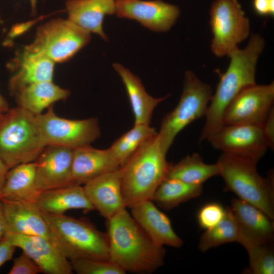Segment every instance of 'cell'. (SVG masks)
Instances as JSON below:
<instances>
[{
    "instance_id": "6da1fadb",
    "label": "cell",
    "mask_w": 274,
    "mask_h": 274,
    "mask_svg": "<svg viewBox=\"0 0 274 274\" xmlns=\"http://www.w3.org/2000/svg\"><path fill=\"white\" fill-rule=\"evenodd\" d=\"M109 259L125 272L150 273L164 262L165 251L156 245L125 208L107 219Z\"/></svg>"
},
{
    "instance_id": "7a4b0ae2",
    "label": "cell",
    "mask_w": 274,
    "mask_h": 274,
    "mask_svg": "<svg viewBox=\"0 0 274 274\" xmlns=\"http://www.w3.org/2000/svg\"><path fill=\"white\" fill-rule=\"evenodd\" d=\"M265 44L260 35L253 34L244 48L238 47L228 55L229 64L221 76L208 106L200 143L207 140L223 126V114L233 99L242 90L256 84V65Z\"/></svg>"
},
{
    "instance_id": "3957f363",
    "label": "cell",
    "mask_w": 274,
    "mask_h": 274,
    "mask_svg": "<svg viewBox=\"0 0 274 274\" xmlns=\"http://www.w3.org/2000/svg\"><path fill=\"white\" fill-rule=\"evenodd\" d=\"M158 132L145 141L120 167L126 208L152 200L155 191L167 178L172 163L167 161Z\"/></svg>"
},
{
    "instance_id": "277c9868",
    "label": "cell",
    "mask_w": 274,
    "mask_h": 274,
    "mask_svg": "<svg viewBox=\"0 0 274 274\" xmlns=\"http://www.w3.org/2000/svg\"><path fill=\"white\" fill-rule=\"evenodd\" d=\"M52 242L70 261L80 258L109 260L106 233L88 220L42 211Z\"/></svg>"
},
{
    "instance_id": "5b68a950",
    "label": "cell",
    "mask_w": 274,
    "mask_h": 274,
    "mask_svg": "<svg viewBox=\"0 0 274 274\" xmlns=\"http://www.w3.org/2000/svg\"><path fill=\"white\" fill-rule=\"evenodd\" d=\"M36 116L17 106L0 118V159L11 168L35 161L46 147Z\"/></svg>"
},
{
    "instance_id": "8992f818",
    "label": "cell",
    "mask_w": 274,
    "mask_h": 274,
    "mask_svg": "<svg viewBox=\"0 0 274 274\" xmlns=\"http://www.w3.org/2000/svg\"><path fill=\"white\" fill-rule=\"evenodd\" d=\"M217 163L219 176L225 188L238 198L260 209L271 219L274 218V188L272 179L264 178L257 172V163L222 153Z\"/></svg>"
},
{
    "instance_id": "52a82bcc",
    "label": "cell",
    "mask_w": 274,
    "mask_h": 274,
    "mask_svg": "<svg viewBox=\"0 0 274 274\" xmlns=\"http://www.w3.org/2000/svg\"><path fill=\"white\" fill-rule=\"evenodd\" d=\"M213 94L209 84L200 80L193 71L185 72L180 100L176 108L163 117L158 132L164 152L167 153L180 131L193 121L205 117Z\"/></svg>"
},
{
    "instance_id": "ba28073f",
    "label": "cell",
    "mask_w": 274,
    "mask_h": 274,
    "mask_svg": "<svg viewBox=\"0 0 274 274\" xmlns=\"http://www.w3.org/2000/svg\"><path fill=\"white\" fill-rule=\"evenodd\" d=\"M90 33L79 28L67 19L51 20L40 26L33 42L24 52L42 54L55 63L72 58L90 42Z\"/></svg>"
},
{
    "instance_id": "9c48e42d",
    "label": "cell",
    "mask_w": 274,
    "mask_h": 274,
    "mask_svg": "<svg viewBox=\"0 0 274 274\" xmlns=\"http://www.w3.org/2000/svg\"><path fill=\"white\" fill-rule=\"evenodd\" d=\"M210 15L213 36L211 51L218 57L228 56L248 37L250 21L238 0H215Z\"/></svg>"
},
{
    "instance_id": "30bf717a",
    "label": "cell",
    "mask_w": 274,
    "mask_h": 274,
    "mask_svg": "<svg viewBox=\"0 0 274 274\" xmlns=\"http://www.w3.org/2000/svg\"><path fill=\"white\" fill-rule=\"evenodd\" d=\"M46 146H57L75 149L90 145L100 134L96 118L73 120L56 115L52 106L46 113L36 115Z\"/></svg>"
},
{
    "instance_id": "8fae6325",
    "label": "cell",
    "mask_w": 274,
    "mask_h": 274,
    "mask_svg": "<svg viewBox=\"0 0 274 274\" xmlns=\"http://www.w3.org/2000/svg\"><path fill=\"white\" fill-rule=\"evenodd\" d=\"M207 141L222 153L257 163L268 148L261 128L257 125H223Z\"/></svg>"
},
{
    "instance_id": "7c38bea8",
    "label": "cell",
    "mask_w": 274,
    "mask_h": 274,
    "mask_svg": "<svg viewBox=\"0 0 274 274\" xmlns=\"http://www.w3.org/2000/svg\"><path fill=\"white\" fill-rule=\"evenodd\" d=\"M274 83L255 84L242 90L226 109L223 125L252 124L260 126L273 107Z\"/></svg>"
},
{
    "instance_id": "4fadbf2b",
    "label": "cell",
    "mask_w": 274,
    "mask_h": 274,
    "mask_svg": "<svg viewBox=\"0 0 274 274\" xmlns=\"http://www.w3.org/2000/svg\"><path fill=\"white\" fill-rule=\"evenodd\" d=\"M73 150L46 146L36 160V181L40 192L76 184L72 174Z\"/></svg>"
},
{
    "instance_id": "5bb4252c",
    "label": "cell",
    "mask_w": 274,
    "mask_h": 274,
    "mask_svg": "<svg viewBox=\"0 0 274 274\" xmlns=\"http://www.w3.org/2000/svg\"><path fill=\"white\" fill-rule=\"evenodd\" d=\"M116 14L120 18L133 19L157 32L170 29L180 13L177 6L161 0H115Z\"/></svg>"
},
{
    "instance_id": "9a60e30c",
    "label": "cell",
    "mask_w": 274,
    "mask_h": 274,
    "mask_svg": "<svg viewBox=\"0 0 274 274\" xmlns=\"http://www.w3.org/2000/svg\"><path fill=\"white\" fill-rule=\"evenodd\" d=\"M48 274H71V261L50 240L43 236L7 232L5 235Z\"/></svg>"
},
{
    "instance_id": "2e32d148",
    "label": "cell",
    "mask_w": 274,
    "mask_h": 274,
    "mask_svg": "<svg viewBox=\"0 0 274 274\" xmlns=\"http://www.w3.org/2000/svg\"><path fill=\"white\" fill-rule=\"evenodd\" d=\"M231 209L239 229L238 243L246 249L269 244L273 239V219L255 206L239 198H233Z\"/></svg>"
},
{
    "instance_id": "e0dca14e",
    "label": "cell",
    "mask_w": 274,
    "mask_h": 274,
    "mask_svg": "<svg viewBox=\"0 0 274 274\" xmlns=\"http://www.w3.org/2000/svg\"><path fill=\"white\" fill-rule=\"evenodd\" d=\"M0 199L7 232L40 236L51 241L49 226L36 203Z\"/></svg>"
},
{
    "instance_id": "ac0fdd59",
    "label": "cell",
    "mask_w": 274,
    "mask_h": 274,
    "mask_svg": "<svg viewBox=\"0 0 274 274\" xmlns=\"http://www.w3.org/2000/svg\"><path fill=\"white\" fill-rule=\"evenodd\" d=\"M83 188L94 209L106 219L126 208L122 195L120 168L88 181Z\"/></svg>"
},
{
    "instance_id": "d6986e66",
    "label": "cell",
    "mask_w": 274,
    "mask_h": 274,
    "mask_svg": "<svg viewBox=\"0 0 274 274\" xmlns=\"http://www.w3.org/2000/svg\"><path fill=\"white\" fill-rule=\"evenodd\" d=\"M130 209L132 218L156 245L182 246L183 241L174 231L169 219L152 200L143 201Z\"/></svg>"
},
{
    "instance_id": "ffe728a7",
    "label": "cell",
    "mask_w": 274,
    "mask_h": 274,
    "mask_svg": "<svg viewBox=\"0 0 274 274\" xmlns=\"http://www.w3.org/2000/svg\"><path fill=\"white\" fill-rule=\"evenodd\" d=\"M120 168L110 148L98 149L90 145L73 149L72 174L76 184H85L102 174Z\"/></svg>"
},
{
    "instance_id": "44dd1931",
    "label": "cell",
    "mask_w": 274,
    "mask_h": 274,
    "mask_svg": "<svg viewBox=\"0 0 274 274\" xmlns=\"http://www.w3.org/2000/svg\"><path fill=\"white\" fill-rule=\"evenodd\" d=\"M65 8L70 21L89 33L107 40L102 23L106 15L116 13L115 0H67Z\"/></svg>"
},
{
    "instance_id": "7402d4cb",
    "label": "cell",
    "mask_w": 274,
    "mask_h": 274,
    "mask_svg": "<svg viewBox=\"0 0 274 274\" xmlns=\"http://www.w3.org/2000/svg\"><path fill=\"white\" fill-rule=\"evenodd\" d=\"M113 67L123 82L131 104L134 118V124L150 125L153 111L158 104L169 95L159 98L150 95L141 79L121 64L115 63Z\"/></svg>"
},
{
    "instance_id": "603a6c76",
    "label": "cell",
    "mask_w": 274,
    "mask_h": 274,
    "mask_svg": "<svg viewBox=\"0 0 274 274\" xmlns=\"http://www.w3.org/2000/svg\"><path fill=\"white\" fill-rule=\"evenodd\" d=\"M35 203L42 211L52 214H62L71 209L87 212L95 210L83 186L78 184L42 191Z\"/></svg>"
},
{
    "instance_id": "cb8c5ba5",
    "label": "cell",
    "mask_w": 274,
    "mask_h": 274,
    "mask_svg": "<svg viewBox=\"0 0 274 274\" xmlns=\"http://www.w3.org/2000/svg\"><path fill=\"white\" fill-rule=\"evenodd\" d=\"M70 91L55 84L52 81L26 85L14 95L18 106L37 115L58 101L66 99Z\"/></svg>"
},
{
    "instance_id": "d4e9b609",
    "label": "cell",
    "mask_w": 274,
    "mask_h": 274,
    "mask_svg": "<svg viewBox=\"0 0 274 274\" xmlns=\"http://www.w3.org/2000/svg\"><path fill=\"white\" fill-rule=\"evenodd\" d=\"M40 193L36 185L33 161L21 163L9 169L1 199L35 203Z\"/></svg>"
},
{
    "instance_id": "484cf974",
    "label": "cell",
    "mask_w": 274,
    "mask_h": 274,
    "mask_svg": "<svg viewBox=\"0 0 274 274\" xmlns=\"http://www.w3.org/2000/svg\"><path fill=\"white\" fill-rule=\"evenodd\" d=\"M55 62L42 54L23 52L18 71L9 81L15 94L22 87L35 83L52 81Z\"/></svg>"
},
{
    "instance_id": "4316f807",
    "label": "cell",
    "mask_w": 274,
    "mask_h": 274,
    "mask_svg": "<svg viewBox=\"0 0 274 274\" xmlns=\"http://www.w3.org/2000/svg\"><path fill=\"white\" fill-rule=\"evenodd\" d=\"M202 189V185L191 184L167 177L157 188L152 201L160 208L168 210L200 196Z\"/></svg>"
},
{
    "instance_id": "83f0119b",
    "label": "cell",
    "mask_w": 274,
    "mask_h": 274,
    "mask_svg": "<svg viewBox=\"0 0 274 274\" xmlns=\"http://www.w3.org/2000/svg\"><path fill=\"white\" fill-rule=\"evenodd\" d=\"M218 164L205 163L196 153L188 155L175 164H172L167 177L176 178L187 183L202 185L210 178L219 175Z\"/></svg>"
},
{
    "instance_id": "f1b7e54d",
    "label": "cell",
    "mask_w": 274,
    "mask_h": 274,
    "mask_svg": "<svg viewBox=\"0 0 274 274\" xmlns=\"http://www.w3.org/2000/svg\"><path fill=\"white\" fill-rule=\"evenodd\" d=\"M239 229L237 222L230 207L225 208V213L222 220L214 227L206 230L200 238L199 250L204 252L209 249L221 245L239 243Z\"/></svg>"
},
{
    "instance_id": "f546056e",
    "label": "cell",
    "mask_w": 274,
    "mask_h": 274,
    "mask_svg": "<svg viewBox=\"0 0 274 274\" xmlns=\"http://www.w3.org/2000/svg\"><path fill=\"white\" fill-rule=\"evenodd\" d=\"M150 125L134 124L116 140L110 149L121 167L148 139L157 133Z\"/></svg>"
},
{
    "instance_id": "4dcf8cb0",
    "label": "cell",
    "mask_w": 274,
    "mask_h": 274,
    "mask_svg": "<svg viewBox=\"0 0 274 274\" xmlns=\"http://www.w3.org/2000/svg\"><path fill=\"white\" fill-rule=\"evenodd\" d=\"M249 258L247 272L253 274H273L274 253L269 244L251 246L246 249Z\"/></svg>"
},
{
    "instance_id": "1f68e13d",
    "label": "cell",
    "mask_w": 274,
    "mask_h": 274,
    "mask_svg": "<svg viewBox=\"0 0 274 274\" xmlns=\"http://www.w3.org/2000/svg\"><path fill=\"white\" fill-rule=\"evenodd\" d=\"M78 274H124L126 272L109 260L80 258L70 261Z\"/></svg>"
},
{
    "instance_id": "d6a6232c",
    "label": "cell",
    "mask_w": 274,
    "mask_h": 274,
    "mask_svg": "<svg viewBox=\"0 0 274 274\" xmlns=\"http://www.w3.org/2000/svg\"><path fill=\"white\" fill-rule=\"evenodd\" d=\"M225 208L219 203L212 202L202 207L197 214V221L199 226L209 229L217 224L223 218Z\"/></svg>"
},
{
    "instance_id": "836d02e7",
    "label": "cell",
    "mask_w": 274,
    "mask_h": 274,
    "mask_svg": "<svg viewBox=\"0 0 274 274\" xmlns=\"http://www.w3.org/2000/svg\"><path fill=\"white\" fill-rule=\"evenodd\" d=\"M42 272L39 266L23 252L14 259L9 274H37Z\"/></svg>"
},
{
    "instance_id": "e575fe53",
    "label": "cell",
    "mask_w": 274,
    "mask_h": 274,
    "mask_svg": "<svg viewBox=\"0 0 274 274\" xmlns=\"http://www.w3.org/2000/svg\"><path fill=\"white\" fill-rule=\"evenodd\" d=\"M268 148H274V108L271 109L260 125Z\"/></svg>"
},
{
    "instance_id": "d590c367",
    "label": "cell",
    "mask_w": 274,
    "mask_h": 274,
    "mask_svg": "<svg viewBox=\"0 0 274 274\" xmlns=\"http://www.w3.org/2000/svg\"><path fill=\"white\" fill-rule=\"evenodd\" d=\"M252 8L255 13L260 16L274 15V0H252Z\"/></svg>"
},
{
    "instance_id": "8d00e7d4",
    "label": "cell",
    "mask_w": 274,
    "mask_h": 274,
    "mask_svg": "<svg viewBox=\"0 0 274 274\" xmlns=\"http://www.w3.org/2000/svg\"><path fill=\"white\" fill-rule=\"evenodd\" d=\"M16 248L6 236L0 239V267L12 258Z\"/></svg>"
},
{
    "instance_id": "74e56055",
    "label": "cell",
    "mask_w": 274,
    "mask_h": 274,
    "mask_svg": "<svg viewBox=\"0 0 274 274\" xmlns=\"http://www.w3.org/2000/svg\"><path fill=\"white\" fill-rule=\"evenodd\" d=\"M42 18H38L36 20H31L26 22L18 23L14 25L10 30L8 33L7 41H9L26 32L33 25H34L37 21Z\"/></svg>"
},
{
    "instance_id": "f35d334b",
    "label": "cell",
    "mask_w": 274,
    "mask_h": 274,
    "mask_svg": "<svg viewBox=\"0 0 274 274\" xmlns=\"http://www.w3.org/2000/svg\"><path fill=\"white\" fill-rule=\"evenodd\" d=\"M10 168L0 159V199L5 185L7 173Z\"/></svg>"
},
{
    "instance_id": "ab89813d",
    "label": "cell",
    "mask_w": 274,
    "mask_h": 274,
    "mask_svg": "<svg viewBox=\"0 0 274 274\" xmlns=\"http://www.w3.org/2000/svg\"><path fill=\"white\" fill-rule=\"evenodd\" d=\"M7 232V229L3 213L2 203L0 199V239L5 237Z\"/></svg>"
},
{
    "instance_id": "60d3db41",
    "label": "cell",
    "mask_w": 274,
    "mask_h": 274,
    "mask_svg": "<svg viewBox=\"0 0 274 274\" xmlns=\"http://www.w3.org/2000/svg\"><path fill=\"white\" fill-rule=\"evenodd\" d=\"M10 108L7 101L0 94V115L5 113Z\"/></svg>"
},
{
    "instance_id": "b9f144b4",
    "label": "cell",
    "mask_w": 274,
    "mask_h": 274,
    "mask_svg": "<svg viewBox=\"0 0 274 274\" xmlns=\"http://www.w3.org/2000/svg\"><path fill=\"white\" fill-rule=\"evenodd\" d=\"M38 0H29L31 14L35 15L37 12V6Z\"/></svg>"
},
{
    "instance_id": "7bdbcfd3",
    "label": "cell",
    "mask_w": 274,
    "mask_h": 274,
    "mask_svg": "<svg viewBox=\"0 0 274 274\" xmlns=\"http://www.w3.org/2000/svg\"><path fill=\"white\" fill-rule=\"evenodd\" d=\"M2 22V18L0 15V24H1Z\"/></svg>"
},
{
    "instance_id": "ee69618b",
    "label": "cell",
    "mask_w": 274,
    "mask_h": 274,
    "mask_svg": "<svg viewBox=\"0 0 274 274\" xmlns=\"http://www.w3.org/2000/svg\"><path fill=\"white\" fill-rule=\"evenodd\" d=\"M2 115H3V114H2V115H0V118L1 117V116H2Z\"/></svg>"
}]
</instances>
